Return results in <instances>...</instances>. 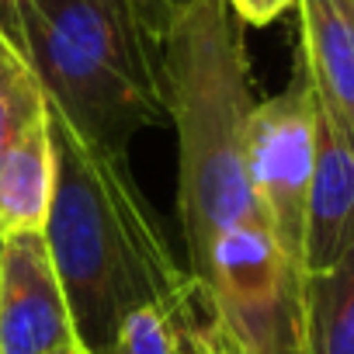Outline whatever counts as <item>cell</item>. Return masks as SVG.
Returning a JSON list of instances; mask_svg holds the SVG:
<instances>
[{
    "instance_id": "3957f363",
    "label": "cell",
    "mask_w": 354,
    "mask_h": 354,
    "mask_svg": "<svg viewBox=\"0 0 354 354\" xmlns=\"http://www.w3.org/2000/svg\"><path fill=\"white\" fill-rule=\"evenodd\" d=\"M15 42L46 101L84 139L129 153L136 132L167 118L160 46L125 0H39Z\"/></svg>"
},
{
    "instance_id": "ba28073f",
    "label": "cell",
    "mask_w": 354,
    "mask_h": 354,
    "mask_svg": "<svg viewBox=\"0 0 354 354\" xmlns=\"http://www.w3.org/2000/svg\"><path fill=\"white\" fill-rule=\"evenodd\" d=\"M56 192L49 101L0 149V233H42Z\"/></svg>"
},
{
    "instance_id": "8fae6325",
    "label": "cell",
    "mask_w": 354,
    "mask_h": 354,
    "mask_svg": "<svg viewBox=\"0 0 354 354\" xmlns=\"http://www.w3.org/2000/svg\"><path fill=\"white\" fill-rule=\"evenodd\" d=\"M42 108H46V91H42L28 56L0 28V149Z\"/></svg>"
},
{
    "instance_id": "6da1fadb",
    "label": "cell",
    "mask_w": 354,
    "mask_h": 354,
    "mask_svg": "<svg viewBox=\"0 0 354 354\" xmlns=\"http://www.w3.org/2000/svg\"><path fill=\"white\" fill-rule=\"evenodd\" d=\"M160 84L177 132V219L205 354H302V274L247 174L243 125L257 97L226 0H195L163 35Z\"/></svg>"
},
{
    "instance_id": "7a4b0ae2",
    "label": "cell",
    "mask_w": 354,
    "mask_h": 354,
    "mask_svg": "<svg viewBox=\"0 0 354 354\" xmlns=\"http://www.w3.org/2000/svg\"><path fill=\"white\" fill-rule=\"evenodd\" d=\"M56 192L46 243L84 354H111L122 323L146 306L192 299L188 268L129 167V153L84 139L53 104Z\"/></svg>"
},
{
    "instance_id": "4fadbf2b",
    "label": "cell",
    "mask_w": 354,
    "mask_h": 354,
    "mask_svg": "<svg viewBox=\"0 0 354 354\" xmlns=\"http://www.w3.org/2000/svg\"><path fill=\"white\" fill-rule=\"evenodd\" d=\"M230 11L240 18V25H271L278 21L288 8H295L299 0H226Z\"/></svg>"
},
{
    "instance_id": "277c9868",
    "label": "cell",
    "mask_w": 354,
    "mask_h": 354,
    "mask_svg": "<svg viewBox=\"0 0 354 354\" xmlns=\"http://www.w3.org/2000/svg\"><path fill=\"white\" fill-rule=\"evenodd\" d=\"M243 149L250 185L271 223V233L302 274L306 198L316 149V94L302 63H295L285 91L254 101L243 125Z\"/></svg>"
},
{
    "instance_id": "52a82bcc",
    "label": "cell",
    "mask_w": 354,
    "mask_h": 354,
    "mask_svg": "<svg viewBox=\"0 0 354 354\" xmlns=\"http://www.w3.org/2000/svg\"><path fill=\"white\" fill-rule=\"evenodd\" d=\"M299 63L319 108L354 142V0H299Z\"/></svg>"
},
{
    "instance_id": "9c48e42d",
    "label": "cell",
    "mask_w": 354,
    "mask_h": 354,
    "mask_svg": "<svg viewBox=\"0 0 354 354\" xmlns=\"http://www.w3.org/2000/svg\"><path fill=\"white\" fill-rule=\"evenodd\" d=\"M302 354H354V233L333 264L302 278Z\"/></svg>"
},
{
    "instance_id": "5b68a950",
    "label": "cell",
    "mask_w": 354,
    "mask_h": 354,
    "mask_svg": "<svg viewBox=\"0 0 354 354\" xmlns=\"http://www.w3.org/2000/svg\"><path fill=\"white\" fill-rule=\"evenodd\" d=\"M80 347L42 233H0V354Z\"/></svg>"
},
{
    "instance_id": "9a60e30c",
    "label": "cell",
    "mask_w": 354,
    "mask_h": 354,
    "mask_svg": "<svg viewBox=\"0 0 354 354\" xmlns=\"http://www.w3.org/2000/svg\"><path fill=\"white\" fill-rule=\"evenodd\" d=\"M53 354H84L80 347H70V351H53Z\"/></svg>"
},
{
    "instance_id": "7c38bea8",
    "label": "cell",
    "mask_w": 354,
    "mask_h": 354,
    "mask_svg": "<svg viewBox=\"0 0 354 354\" xmlns=\"http://www.w3.org/2000/svg\"><path fill=\"white\" fill-rule=\"evenodd\" d=\"M125 4L132 8V15H136V21L142 25V32L160 46L163 35L192 11L195 0H125Z\"/></svg>"
},
{
    "instance_id": "5bb4252c",
    "label": "cell",
    "mask_w": 354,
    "mask_h": 354,
    "mask_svg": "<svg viewBox=\"0 0 354 354\" xmlns=\"http://www.w3.org/2000/svg\"><path fill=\"white\" fill-rule=\"evenodd\" d=\"M35 4H39V0H0V28H4V32L15 39L21 18H25Z\"/></svg>"
},
{
    "instance_id": "30bf717a",
    "label": "cell",
    "mask_w": 354,
    "mask_h": 354,
    "mask_svg": "<svg viewBox=\"0 0 354 354\" xmlns=\"http://www.w3.org/2000/svg\"><path fill=\"white\" fill-rule=\"evenodd\" d=\"M111 354H205L198 295L136 309L122 323Z\"/></svg>"
},
{
    "instance_id": "8992f818",
    "label": "cell",
    "mask_w": 354,
    "mask_h": 354,
    "mask_svg": "<svg viewBox=\"0 0 354 354\" xmlns=\"http://www.w3.org/2000/svg\"><path fill=\"white\" fill-rule=\"evenodd\" d=\"M354 233V142L316 101V149L306 198L302 278L340 257Z\"/></svg>"
}]
</instances>
